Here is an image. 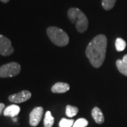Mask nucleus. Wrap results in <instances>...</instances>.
I'll use <instances>...</instances> for the list:
<instances>
[{
    "mask_svg": "<svg viewBox=\"0 0 127 127\" xmlns=\"http://www.w3.org/2000/svg\"><path fill=\"white\" fill-rule=\"evenodd\" d=\"M107 46V37L102 34L95 36L87 46L86 55L95 68H100L104 62Z\"/></svg>",
    "mask_w": 127,
    "mask_h": 127,
    "instance_id": "f257e3e1",
    "label": "nucleus"
},
{
    "mask_svg": "<svg viewBox=\"0 0 127 127\" xmlns=\"http://www.w3.org/2000/svg\"><path fill=\"white\" fill-rule=\"evenodd\" d=\"M68 18L73 23H76V28L79 32H84L88 27V20L81 10L77 8H71L68 11Z\"/></svg>",
    "mask_w": 127,
    "mask_h": 127,
    "instance_id": "f03ea898",
    "label": "nucleus"
},
{
    "mask_svg": "<svg viewBox=\"0 0 127 127\" xmlns=\"http://www.w3.org/2000/svg\"><path fill=\"white\" fill-rule=\"evenodd\" d=\"M47 34L55 45L64 47L69 42V37L66 32L59 28L51 26L47 29Z\"/></svg>",
    "mask_w": 127,
    "mask_h": 127,
    "instance_id": "7ed1b4c3",
    "label": "nucleus"
},
{
    "mask_svg": "<svg viewBox=\"0 0 127 127\" xmlns=\"http://www.w3.org/2000/svg\"><path fill=\"white\" fill-rule=\"evenodd\" d=\"M21 71V66L16 62H10L0 67V77L9 78L17 76Z\"/></svg>",
    "mask_w": 127,
    "mask_h": 127,
    "instance_id": "20e7f679",
    "label": "nucleus"
},
{
    "mask_svg": "<svg viewBox=\"0 0 127 127\" xmlns=\"http://www.w3.org/2000/svg\"><path fill=\"white\" fill-rule=\"evenodd\" d=\"M14 49L11 45V42L6 37L0 35V55L10 56L14 53Z\"/></svg>",
    "mask_w": 127,
    "mask_h": 127,
    "instance_id": "39448f33",
    "label": "nucleus"
},
{
    "mask_svg": "<svg viewBox=\"0 0 127 127\" xmlns=\"http://www.w3.org/2000/svg\"><path fill=\"white\" fill-rule=\"evenodd\" d=\"M44 109L42 107H37L32 110L29 116V123L31 127H37L39 124Z\"/></svg>",
    "mask_w": 127,
    "mask_h": 127,
    "instance_id": "423d86ee",
    "label": "nucleus"
},
{
    "mask_svg": "<svg viewBox=\"0 0 127 127\" xmlns=\"http://www.w3.org/2000/svg\"><path fill=\"white\" fill-rule=\"evenodd\" d=\"M31 97V93L30 91H21L18 93L13 94L9 96V100L14 103H21L28 100Z\"/></svg>",
    "mask_w": 127,
    "mask_h": 127,
    "instance_id": "0eeeda50",
    "label": "nucleus"
},
{
    "mask_svg": "<svg viewBox=\"0 0 127 127\" xmlns=\"http://www.w3.org/2000/svg\"><path fill=\"white\" fill-rule=\"evenodd\" d=\"M20 111H21L20 107H18L16 104H11L5 108L3 114L5 117H9L14 118L16 116H18Z\"/></svg>",
    "mask_w": 127,
    "mask_h": 127,
    "instance_id": "6e6552de",
    "label": "nucleus"
},
{
    "mask_svg": "<svg viewBox=\"0 0 127 127\" xmlns=\"http://www.w3.org/2000/svg\"><path fill=\"white\" fill-rule=\"evenodd\" d=\"M70 86L66 83L58 82L52 87V92L54 93H64L69 91Z\"/></svg>",
    "mask_w": 127,
    "mask_h": 127,
    "instance_id": "1a4fd4ad",
    "label": "nucleus"
},
{
    "mask_svg": "<svg viewBox=\"0 0 127 127\" xmlns=\"http://www.w3.org/2000/svg\"><path fill=\"white\" fill-rule=\"evenodd\" d=\"M91 114H92V117L94 119V121L97 124H102L104 122V114L99 107H94L91 112Z\"/></svg>",
    "mask_w": 127,
    "mask_h": 127,
    "instance_id": "9d476101",
    "label": "nucleus"
},
{
    "mask_svg": "<svg viewBox=\"0 0 127 127\" xmlns=\"http://www.w3.org/2000/svg\"><path fill=\"white\" fill-rule=\"evenodd\" d=\"M55 123V118L52 116V114L50 111H47L45 114L44 119V127H52Z\"/></svg>",
    "mask_w": 127,
    "mask_h": 127,
    "instance_id": "9b49d317",
    "label": "nucleus"
},
{
    "mask_svg": "<svg viewBox=\"0 0 127 127\" xmlns=\"http://www.w3.org/2000/svg\"><path fill=\"white\" fill-rule=\"evenodd\" d=\"M116 66L117 67L119 71L122 73L123 75L127 76V65L121 59H118L116 62Z\"/></svg>",
    "mask_w": 127,
    "mask_h": 127,
    "instance_id": "f8f14e48",
    "label": "nucleus"
},
{
    "mask_svg": "<svg viewBox=\"0 0 127 127\" xmlns=\"http://www.w3.org/2000/svg\"><path fill=\"white\" fill-rule=\"evenodd\" d=\"M78 112V109L76 107L71 106V105H67L66 107V114L68 117H75Z\"/></svg>",
    "mask_w": 127,
    "mask_h": 127,
    "instance_id": "ddd939ff",
    "label": "nucleus"
},
{
    "mask_svg": "<svg viewBox=\"0 0 127 127\" xmlns=\"http://www.w3.org/2000/svg\"><path fill=\"white\" fill-rule=\"evenodd\" d=\"M126 47H127V43H126L125 40H124L122 38L119 37L116 40V41H115V47H116V50L118 52L124 51L125 50Z\"/></svg>",
    "mask_w": 127,
    "mask_h": 127,
    "instance_id": "4468645a",
    "label": "nucleus"
},
{
    "mask_svg": "<svg viewBox=\"0 0 127 127\" xmlns=\"http://www.w3.org/2000/svg\"><path fill=\"white\" fill-rule=\"evenodd\" d=\"M117 0H102V6L104 10L109 11L114 6Z\"/></svg>",
    "mask_w": 127,
    "mask_h": 127,
    "instance_id": "2eb2a0df",
    "label": "nucleus"
},
{
    "mask_svg": "<svg viewBox=\"0 0 127 127\" xmlns=\"http://www.w3.org/2000/svg\"><path fill=\"white\" fill-rule=\"evenodd\" d=\"M74 122L73 119H68L62 118L59 122V127H73Z\"/></svg>",
    "mask_w": 127,
    "mask_h": 127,
    "instance_id": "dca6fc26",
    "label": "nucleus"
},
{
    "mask_svg": "<svg viewBox=\"0 0 127 127\" xmlns=\"http://www.w3.org/2000/svg\"><path fill=\"white\" fill-rule=\"evenodd\" d=\"M88 124V122L86 119L80 118L74 122L73 127H86Z\"/></svg>",
    "mask_w": 127,
    "mask_h": 127,
    "instance_id": "f3484780",
    "label": "nucleus"
},
{
    "mask_svg": "<svg viewBox=\"0 0 127 127\" xmlns=\"http://www.w3.org/2000/svg\"><path fill=\"white\" fill-rule=\"evenodd\" d=\"M5 109V105L4 103H0V115L4 112Z\"/></svg>",
    "mask_w": 127,
    "mask_h": 127,
    "instance_id": "a211bd4d",
    "label": "nucleus"
},
{
    "mask_svg": "<svg viewBox=\"0 0 127 127\" xmlns=\"http://www.w3.org/2000/svg\"><path fill=\"white\" fill-rule=\"evenodd\" d=\"M122 61L127 65V55H126L125 56H124V57H123V59H122Z\"/></svg>",
    "mask_w": 127,
    "mask_h": 127,
    "instance_id": "6ab92c4d",
    "label": "nucleus"
},
{
    "mask_svg": "<svg viewBox=\"0 0 127 127\" xmlns=\"http://www.w3.org/2000/svg\"><path fill=\"white\" fill-rule=\"evenodd\" d=\"M0 1H2V2H4V3H7L9 0H0Z\"/></svg>",
    "mask_w": 127,
    "mask_h": 127,
    "instance_id": "aec40b11",
    "label": "nucleus"
}]
</instances>
